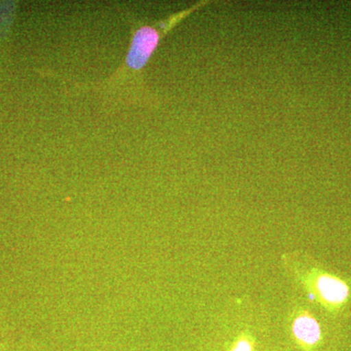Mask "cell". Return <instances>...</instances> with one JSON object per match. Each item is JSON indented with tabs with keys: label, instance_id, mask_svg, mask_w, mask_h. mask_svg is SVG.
Returning <instances> with one entry per match:
<instances>
[{
	"label": "cell",
	"instance_id": "cell-1",
	"mask_svg": "<svg viewBox=\"0 0 351 351\" xmlns=\"http://www.w3.org/2000/svg\"><path fill=\"white\" fill-rule=\"evenodd\" d=\"M306 285L314 299L330 313H338L351 302V279L313 269L307 276Z\"/></svg>",
	"mask_w": 351,
	"mask_h": 351
},
{
	"label": "cell",
	"instance_id": "cell-2",
	"mask_svg": "<svg viewBox=\"0 0 351 351\" xmlns=\"http://www.w3.org/2000/svg\"><path fill=\"white\" fill-rule=\"evenodd\" d=\"M161 38V32L156 27L145 25L134 34L130 49L126 57L129 68L140 71L144 68L156 50Z\"/></svg>",
	"mask_w": 351,
	"mask_h": 351
},
{
	"label": "cell",
	"instance_id": "cell-3",
	"mask_svg": "<svg viewBox=\"0 0 351 351\" xmlns=\"http://www.w3.org/2000/svg\"><path fill=\"white\" fill-rule=\"evenodd\" d=\"M293 334L300 343L314 346L321 338V328L316 318L307 311L300 313L293 322Z\"/></svg>",
	"mask_w": 351,
	"mask_h": 351
},
{
	"label": "cell",
	"instance_id": "cell-4",
	"mask_svg": "<svg viewBox=\"0 0 351 351\" xmlns=\"http://www.w3.org/2000/svg\"><path fill=\"white\" fill-rule=\"evenodd\" d=\"M16 4L13 1L0 2V39H4L10 31L15 16Z\"/></svg>",
	"mask_w": 351,
	"mask_h": 351
},
{
	"label": "cell",
	"instance_id": "cell-5",
	"mask_svg": "<svg viewBox=\"0 0 351 351\" xmlns=\"http://www.w3.org/2000/svg\"><path fill=\"white\" fill-rule=\"evenodd\" d=\"M232 351H253L251 343L247 339H240L233 346Z\"/></svg>",
	"mask_w": 351,
	"mask_h": 351
},
{
	"label": "cell",
	"instance_id": "cell-6",
	"mask_svg": "<svg viewBox=\"0 0 351 351\" xmlns=\"http://www.w3.org/2000/svg\"><path fill=\"white\" fill-rule=\"evenodd\" d=\"M0 351H4V346L0 345Z\"/></svg>",
	"mask_w": 351,
	"mask_h": 351
}]
</instances>
